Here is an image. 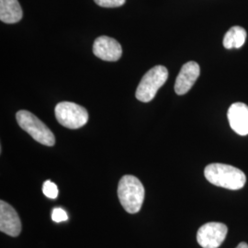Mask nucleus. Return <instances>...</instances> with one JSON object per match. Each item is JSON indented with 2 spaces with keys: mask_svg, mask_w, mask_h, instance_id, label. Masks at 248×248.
<instances>
[{
  "mask_svg": "<svg viewBox=\"0 0 248 248\" xmlns=\"http://www.w3.org/2000/svg\"><path fill=\"white\" fill-rule=\"evenodd\" d=\"M0 231L12 237L18 236L21 222L15 209L4 201L0 202Z\"/></svg>",
  "mask_w": 248,
  "mask_h": 248,
  "instance_id": "8",
  "label": "nucleus"
},
{
  "mask_svg": "<svg viewBox=\"0 0 248 248\" xmlns=\"http://www.w3.org/2000/svg\"><path fill=\"white\" fill-rule=\"evenodd\" d=\"M95 3L102 8H118L124 6L126 0H94Z\"/></svg>",
  "mask_w": 248,
  "mask_h": 248,
  "instance_id": "14",
  "label": "nucleus"
},
{
  "mask_svg": "<svg viewBox=\"0 0 248 248\" xmlns=\"http://www.w3.org/2000/svg\"><path fill=\"white\" fill-rule=\"evenodd\" d=\"M204 175L213 185L232 190L241 189L247 182V177L242 170L225 164L208 165L204 170Z\"/></svg>",
  "mask_w": 248,
  "mask_h": 248,
  "instance_id": "1",
  "label": "nucleus"
},
{
  "mask_svg": "<svg viewBox=\"0 0 248 248\" xmlns=\"http://www.w3.org/2000/svg\"><path fill=\"white\" fill-rule=\"evenodd\" d=\"M236 248H248V245L247 243H245V242H242L236 247Z\"/></svg>",
  "mask_w": 248,
  "mask_h": 248,
  "instance_id": "16",
  "label": "nucleus"
},
{
  "mask_svg": "<svg viewBox=\"0 0 248 248\" xmlns=\"http://www.w3.org/2000/svg\"><path fill=\"white\" fill-rule=\"evenodd\" d=\"M169 71L163 65H156L147 72L136 89L135 97L142 102H149L155 97L160 88L167 82Z\"/></svg>",
  "mask_w": 248,
  "mask_h": 248,
  "instance_id": "4",
  "label": "nucleus"
},
{
  "mask_svg": "<svg viewBox=\"0 0 248 248\" xmlns=\"http://www.w3.org/2000/svg\"><path fill=\"white\" fill-rule=\"evenodd\" d=\"M227 232V226L222 222H208L198 231L197 241L202 248H220L226 238Z\"/></svg>",
  "mask_w": 248,
  "mask_h": 248,
  "instance_id": "6",
  "label": "nucleus"
},
{
  "mask_svg": "<svg viewBox=\"0 0 248 248\" xmlns=\"http://www.w3.org/2000/svg\"><path fill=\"white\" fill-rule=\"evenodd\" d=\"M22 9L18 0H0V20L7 24H14L21 20Z\"/></svg>",
  "mask_w": 248,
  "mask_h": 248,
  "instance_id": "11",
  "label": "nucleus"
},
{
  "mask_svg": "<svg viewBox=\"0 0 248 248\" xmlns=\"http://www.w3.org/2000/svg\"><path fill=\"white\" fill-rule=\"evenodd\" d=\"M43 192L46 197L50 199H56L58 196V187L50 180H47L44 183Z\"/></svg>",
  "mask_w": 248,
  "mask_h": 248,
  "instance_id": "13",
  "label": "nucleus"
},
{
  "mask_svg": "<svg viewBox=\"0 0 248 248\" xmlns=\"http://www.w3.org/2000/svg\"><path fill=\"white\" fill-rule=\"evenodd\" d=\"M58 123L68 129H79L89 121L88 110L84 107L74 102L63 101L58 103L54 108Z\"/></svg>",
  "mask_w": 248,
  "mask_h": 248,
  "instance_id": "5",
  "label": "nucleus"
},
{
  "mask_svg": "<svg viewBox=\"0 0 248 248\" xmlns=\"http://www.w3.org/2000/svg\"><path fill=\"white\" fill-rule=\"evenodd\" d=\"M247 31L240 26H233L225 33L223 38V46L226 49H239L245 45L247 40Z\"/></svg>",
  "mask_w": 248,
  "mask_h": 248,
  "instance_id": "12",
  "label": "nucleus"
},
{
  "mask_svg": "<svg viewBox=\"0 0 248 248\" xmlns=\"http://www.w3.org/2000/svg\"><path fill=\"white\" fill-rule=\"evenodd\" d=\"M52 219L55 222H65L68 220V215L61 208H55L52 213Z\"/></svg>",
  "mask_w": 248,
  "mask_h": 248,
  "instance_id": "15",
  "label": "nucleus"
},
{
  "mask_svg": "<svg viewBox=\"0 0 248 248\" xmlns=\"http://www.w3.org/2000/svg\"><path fill=\"white\" fill-rule=\"evenodd\" d=\"M118 197L127 213L133 214L140 212L144 201V187L142 182L134 176L125 175L119 182Z\"/></svg>",
  "mask_w": 248,
  "mask_h": 248,
  "instance_id": "2",
  "label": "nucleus"
},
{
  "mask_svg": "<svg viewBox=\"0 0 248 248\" xmlns=\"http://www.w3.org/2000/svg\"><path fill=\"white\" fill-rule=\"evenodd\" d=\"M93 53L101 60L116 62L123 54V48L115 39L108 36H100L93 45Z\"/></svg>",
  "mask_w": 248,
  "mask_h": 248,
  "instance_id": "7",
  "label": "nucleus"
},
{
  "mask_svg": "<svg viewBox=\"0 0 248 248\" xmlns=\"http://www.w3.org/2000/svg\"><path fill=\"white\" fill-rule=\"evenodd\" d=\"M228 121L231 128L239 135L248 134V106L242 102L231 105L228 110Z\"/></svg>",
  "mask_w": 248,
  "mask_h": 248,
  "instance_id": "10",
  "label": "nucleus"
},
{
  "mask_svg": "<svg viewBox=\"0 0 248 248\" xmlns=\"http://www.w3.org/2000/svg\"><path fill=\"white\" fill-rule=\"evenodd\" d=\"M16 118L20 128L35 141L47 146L54 145L55 137L53 132L34 114L28 110H19L16 114Z\"/></svg>",
  "mask_w": 248,
  "mask_h": 248,
  "instance_id": "3",
  "label": "nucleus"
},
{
  "mask_svg": "<svg viewBox=\"0 0 248 248\" xmlns=\"http://www.w3.org/2000/svg\"><path fill=\"white\" fill-rule=\"evenodd\" d=\"M201 74L200 65L196 62H187L181 67L175 82V91L177 95H185L195 84Z\"/></svg>",
  "mask_w": 248,
  "mask_h": 248,
  "instance_id": "9",
  "label": "nucleus"
}]
</instances>
